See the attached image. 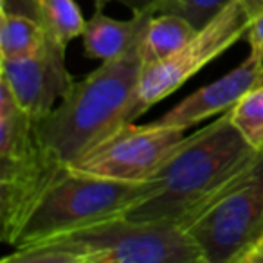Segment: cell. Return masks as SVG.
I'll use <instances>...</instances> for the list:
<instances>
[{
    "label": "cell",
    "mask_w": 263,
    "mask_h": 263,
    "mask_svg": "<svg viewBox=\"0 0 263 263\" xmlns=\"http://www.w3.org/2000/svg\"><path fill=\"white\" fill-rule=\"evenodd\" d=\"M254 150L227 112L186 136L144 180V190L123 216L141 222L180 223L218 187L254 161Z\"/></svg>",
    "instance_id": "obj_1"
},
{
    "label": "cell",
    "mask_w": 263,
    "mask_h": 263,
    "mask_svg": "<svg viewBox=\"0 0 263 263\" xmlns=\"http://www.w3.org/2000/svg\"><path fill=\"white\" fill-rule=\"evenodd\" d=\"M143 67L137 42L123 56L103 62L88 76L74 81L58 105L38 121L42 143L70 164L126 124Z\"/></svg>",
    "instance_id": "obj_2"
},
{
    "label": "cell",
    "mask_w": 263,
    "mask_h": 263,
    "mask_svg": "<svg viewBox=\"0 0 263 263\" xmlns=\"http://www.w3.org/2000/svg\"><path fill=\"white\" fill-rule=\"evenodd\" d=\"M69 168L38 136V121L0 85V226L15 245L47 190Z\"/></svg>",
    "instance_id": "obj_3"
},
{
    "label": "cell",
    "mask_w": 263,
    "mask_h": 263,
    "mask_svg": "<svg viewBox=\"0 0 263 263\" xmlns=\"http://www.w3.org/2000/svg\"><path fill=\"white\" fill-rule=\"evenodd\" d=\"M205 263H234L263 234V150L179 223Z\"/></svg>",
    "instance_id": "obj_4"
},
{
    "label": "cell",
    "mask_w": 263,
    "mask_h": 263,
    "mask_svg": "<svg viewBox=\"0 0 263 263\" xmlns=\"http://www.w3.org/2000/svg\"><path fill=\"white\" fill-rule=\"evenodd\" d=\"M45 241L63 247L74 263H205L193 238L173 222L116 216Z\"/></svg>",
    "instance_id": "obj_5"
},
{
    "label": "cell",
    "mask_w": 263,
    "mask_h": 263,
    "mask_svg": "<svg viewBox=\"0 0 263 263\" xmlns=\"http://www.w3.org/2000/svg\"><path fill=\"white\" fill-rule=\"evenodd\" d=\"M144 190V182H123L67 168L38 202L16 243L31 245L60 234L123 216Z\"/></svg>",
    "instance_id": "obj_6"
},
{
    "label": "cell",
    "mask_w": 263,
    "mask_h": 263,
    "mask_svg": "<svg viewBox=\"0 0 263 263\" xmlns=\"http://www.w3.org/2000/svg\"><path fill=\"white\" fill-rule=\"evenodd\" d=\"M251 22L240 0H233L215 18L200 27L184 47L161 62L144 65L128 108V123H134V119L173 94L202 67L236 44L247 34Z\"/></svg>",
    "instance_id": "obj_7"
},
{
    "label": "cell",
    "mask_w": 263,
    "mask_h": 263,
    "mask_svg": "<svg viewBox=\"0 0 263 263\" xmlns=\"http://www.w3.org/2000/svg\"><path fill=\"white\" fill-rule=\"evenodd\" d=\"M184 128L126 123L69 164L70 170L123 182H144L186 137Z\"/></svg>",
    "instance_id": "obj_8"
},
{
    "label": "cell",
    "mask_w": 263,
    "mask_h": 263,
    "mask_svg": "<svg viewBox=\"0 0 263 263\" xmlns=\"http://www.w3.org/2000/svg\"><path fill=\"white\" fill-rule=\"evenodd\" d=\"M65 51L47 34L36 51L0 60V85L33 119H44L74 83L65 67Z\"/></svg>",
    "instance_id": "obj_9"
},
{
    "label": "cell",
    "mask_w": 263,
    "mask_h": 263,
    "mask_svg": "<svg viewBox=\"0 0 263 263\" xmlns=\"http://www.w3.org/2000/svg\"><path fill=\"white\" fill-rule=\"evenodd\" d=\"M259 83H261V58L249 52V56L236 69L227 72L220 80L195 90L193 94L186 96L182 101L177 103L154 123L161 126H177L187 130L193 124L233 108L245 92Z\"/></svg>",
    "instance_id": "obj_10"
},
{
    "label": "cell",
    "mask_w": 263,
    "mask_h": 263,
    "mask_svg": "<svg viewBox=\"0 0 263 263\" xmlns=\"http://www.w3.org/2000/svg\"><path fill=\"white\" fill-rule=\"evenodd\" d=\"M152 13H134L130 20H116L96 11L90 20L85 22L81 40L85 56L99 62H110L130 51L143 36Z\"/></svg>",
    "instance_id": "obj_11"
},
{
    "label": "cell",
    "mask_w": 263,
    "mask_h": 263,
    "mask_svg": "<svg viewBox=\"0 0 263 263\" xmlns=\"http://www.w3.org/2000/svg\"><path fill=\"white\" fill-rule=\"evenodd\" d=\"M198 29L191 22L172 13L152 15L139 40V52L144 65L161 62L187 44Z\"/></svg>",
    "instance_id": "obj_12"
},
{
    "label": "cell",
    "mask_w": 263,
    "mask_h": 263,
    "mask_svg": "<svg viewBox=\"0 0 263 263\" xmlns=\"http://www.w3.org/2000/svg\"><path fill=\"white\" fill-rule=\"evenodd\" d=\"M47 38L40 20L31 13L0 4V60L20 58L36 51Z\"/></svg>",
    "instance_id": "obj_13"
},
{
    "label": "cell",
    "mask_w": 263,
    "mask_h": 263,
    "mask_svg": "<svg viewBox=\"0 0 263 263\" xmlns=\"http://www.w3.org/2000/svg\"><path fill=\"white\" fill-rule=\"evenodd\" d=\"M233 126L254 150H263V83L247 90L227 110Z\"/></svg>",
    "instance_id": "obj_14"
},
{
    "label": "cell",
    "mask_w": 263,
    "mask_h": 263,
    "mask_svg": "<svg viewBox=\"0 0 263 263\" xmlns=\"http://www.w3.org/2000/svg\"><path fill=\"white\" fill-rule=\"evenodd\" d=\"M233 0H157L152 13H172L186 18L197 29L204 27Z\"/></svg>",
    "instance_id": "obj_15"
},
{
    "label": "cell",
    "mask_w": 263,
    "mask_h": 263,
    "mask_svg": "<svg viewBox=\"0 0 263 263\" xmlns=\"http://www.w3.org/2000/svg\"><path fill=\"white\" fill-rule=\"evenodd\" d=\"M247 40L251 45V54H256L263 60V11L249 26Z\"/></svg>",
    "instance_id": "obj_16"
},
{
    "label": "cell",
    "mask_w": 263,
    "mask_h": 263,
    "mask_svg": "<svg viewBox=\"0 0 263 263\" xmlns=\"http://www.w3.org/2000/svg\"><path fill=\"white\" fill-rule=\"evenodd\" d=\"M108 2H119V4L126 6V8L132 9V13H152V8L157 0H94L96 11H103L106 8ZM154 15V13H152Z\"/></svg>",
    "instance_id": "obj_17"
},
{
    "label": "cell",
    "mask_w": 263,
    "mask_h": 263,
    "mask_svg": "<svg viewBox=\"0 0 263 263\" xmlns=\"http://www.w3.org/2000/svg\"><path fill=\"white\" fill-rule=\"evenodd\" d=\"M234 263H263V234L254 240L240 256L236 258Z\"/></svg>",
    "instance_id": "obj_18"
},
{
    "label": "cell",
    "mask_w": 263,
    "mask_h": 263,
    "mask_svg": "<svg viewBox=\"0 0 263 263\" xmlns=\"http://www.w3.org/2000/svg\"><path fill=\"white\" fill-rule=\"evenodd\" d=\"M240 4L243 6L245 13L251 20H254L263 11V0H240Z\"/></svg>",
    "instance_id": "obj_19"
},
{
    "label": "cell",
    "mask_w": 263,
    "mask_h": 263,
    "mask_svg": "<svg viewBox=\"0 0 263 263\" xmlns=\"http://www.w3.org/2000/svg\"><path fill=\"white\" fill-rule=\"evenodd\" d=\"M261 83H263V60H261Z\"/></svg>",
    "instance_id": "obj_20"
}]
</instances>
